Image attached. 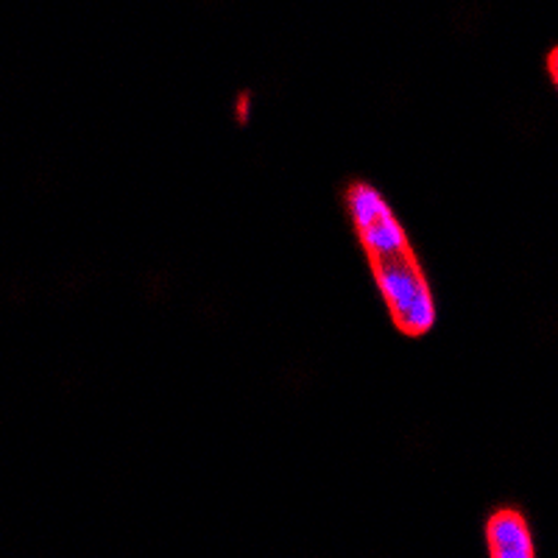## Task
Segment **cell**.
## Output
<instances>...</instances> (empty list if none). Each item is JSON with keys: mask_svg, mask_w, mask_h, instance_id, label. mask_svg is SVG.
<instances>
[{"mask_svg": "<svg viewBox=\"0 0 558 558\" xmlns=\"http://www.w3.org/2000/svg\"><path fill=\"white\" fill-rule=\"evenodd\" d=\"M347 207L393 324L408 336H425L436 324V302L402 223L368 184L349 187Z\"/></svg>", "mask_w": 558, "mask_h": 558, "instance_id": "obj_1", "label": "cell"}, {"mask_svg": "<svg viewBox=\"0 0 558 558\" xmlns=\"http://www.w3.org/2000/svg\"><path fill=\"white\" fill-rule=\"evenodd\" d=\"M488 556L492 558H536L533 536L520 511H500L486 527Z\"/></svg>", "mask_w": 558, "mask_h": 558, "instance_id": "obj_2", "label": "cell"}, {"mask_svg": "<svg viewBox=\"0 0 558 558\" xmlns=\"http://www.w3.org/2000/svg\"><path fill=\"white\" fill-rule=\"evenodd\" d=\"M547 68H550V76H553V82H556V87H558V48L550 53V59H547Z\"/></svg>", "mask_w": 558, "mask_h": 558, "instance_id": "obj_3", "label": "cell"}]
</instances>
